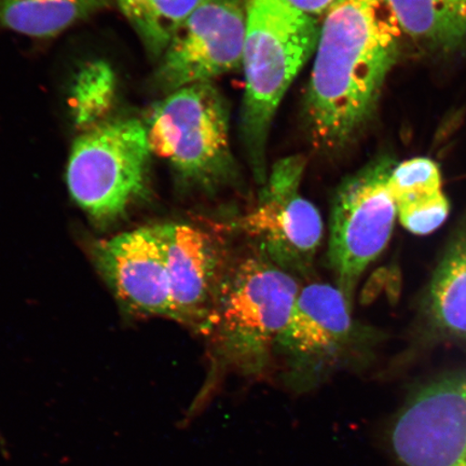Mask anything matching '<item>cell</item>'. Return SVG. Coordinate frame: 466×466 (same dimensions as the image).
I'll use <instances>...</instances> for the list:
<instances>
[{
	"mask_svg": "<svg viewBox=\"0 0 466 466\" xmlns=\"http://www.w3.org/2000/svg\"><path fill=\"white\" fill-rule=\"evenodd\" d=\"M400 224L413 235L432 233L444 224L450 202L441 190L439 166L428 158H413L394 166L389 177Z\"/></svg>",
	"mask_w": 466,
	"mask_h": 466,
	"instance_id": "5bb4252c",
	"label": "cell"
},
{
	"mask_svg": "<svg viewBox=\"0 0 466 466\" xmlns=\"http://www.w3.org/2000/svg\"><path fill=\"white\" fill-rule=\"evenodd\" d=\"M299 279L258 248L235 256L209 322L208 374L182 425L188 424L229 375L260 378L273 364L279 333L299 294Z\"/></svg>",
	"mask_w": 466,
	"mask_h": 466,
	"instance_id": "7a4b0ae2",
	"label": "cell"
},
{
	"mask_svg": "<svg viewBox=\"0 0 466 466\" xmlns=\"http://www.w3.org/2000/svg\"><path fill=\"white\" fill-rule=\"evenodd\" d=\"M305 167L301 156L276 163L258 203L235 225L273 264L297 279L311 275L324 231L318 208L300 195Z\"/></svg>",
	"mask_w": 466,
	"mask_h": 466,
	"instance_id": "52a82bcc",
	"label": "cell"
},
{
	"mask_svg": "<svg viewBox=\"0 0 466 466\" xmlns=\"http://www.w3.org/2000/svg\"><path fill=\"white\" fill-rule=\"evenodd\" d=\"M144 124L153 155L166 160L188 188L218 195L236 184L228 105L213 83L168 93Z\"/></svg>",
	"mask_w": 466,
	"mask_h": 466,
	"instance_id": "5b68a950",
	"label": "cell"
},
{
	"mask_svg": "<svg viewBox=\"0 0 466 466\" xmlns=\"http://www.w3.org/2000/svg\"><path fill=\"white\" fill-rule=\"evenodd\" d=\"M403 34L431 52L466 46V0H386Z\"/></svg>",
	"mask_w": 466,
	"mask_h": 466,
	"instance_id": "9a60e30c",
	"label": "cell"
},
{
	"mask_svg": "<svg viewBox=\"0 0 466 466\" xmlns=\"http://www.w3.org/2000/svg\"><path fill=\"white\" fill-rule=\"evenodd\" d=\"M97 269L131 312L173 319L167 252L158 225L93 243Z\"/></svg>",
	"mask_w": 466,
	"mask_h": 466,
	"instance_id": "7c38bea8",
	"label": "cell"
},
{
	"mask_svg": "<svg viewBox=\"0 0 466 466\" xmlns=\"http://www.w3.org/2000/svg\"><path fill=\"white\" fill-rule=\"evenodd\" d=\"M146 49L160 58L180 26L203 0H115Z\"/></svg>",
	"mask_w": 466,
	"mask_h": 466,
	"instance_id": "e0dca14e",
	"label": "cell"
},
{
	"mask_svg": "<svg viewBox=\"0 0 466 466\" xmlns=\"http://www.w3.org/2000/svg\"><path fill=\"white\" fill-rule=\"evenodd\" d=\"M401 466H466V371L415 390L388 429Z\"/></svg>",
	"mask_w": 466,
	"mask_h": 466,
	"instance_id": "9c48e42d",
	"label": "cell"
},
{
	"mask_svg": "<svg viewBox=\"0 0 466 466\" xmlns=\"http://www.w3.org/2000/svg\"><path fill=\"white\" fill-rule=\"evenodd\" d=\"M320 25L285 0H248L242 66L246 75L241 132L253 175L266 183L267 146L278 108L316 52Z\"/></svg>",
	"mask_w": 466,
	"mask_h": 466,
	"instance_id": "3957f363",
	"label": "cell"
},
{
	"mask_svg": "<svg viewBox=\"0 0 466 466\" xmlns=\"http://www.w3.org/2000/svg\"><path fill=\"white\" fill-rule=\"evenodd\" d=\"M393 165L379 162L338 189L329 223V261L336 287L353 302L360 277L387 248L398 208L390 190Z\"/></svg>",
	"mask_w": 466,
	"mask_h": 466,
	"instance_id": "ba28073f",
	"label": "cell"
},
{
	"mask_svg": "<svg viewBox=\"0 0 466 466\" xmlns=\"http://www.w3.org/2000/svg\"><path fill=\"white\" fill-rule=\"evenodd\" d=\"M352 307L334 285L313 282L300 289L273 352L279 379L291 392H311L338 371L370 362L383 337L358 322Z\"/></svg>",
	"mask_w": 466,
	"mask_h": 466,
	"instance_id": "277c9868",
	"label": "cell"
},
{
	"mask_svg": "<svg viewBox=\"0 0 466 466\" xmlns=\"http://www.w3.org/2000/svg\"><path fill=\"white\" fill-rule=\"evenodd\" d=\"M285 2L301 10L302 13L319 17L328 13L336 0H285Z\"/></svg>",
	"mask_w": 466,
	"mask_h": 466,
	"instance_id": "d6986e66",
	"label": "cell"
},
{
	"mask_svg": "<svg viewBox=\"0 0 466 466\" xmlns=\"http://www.w3.org/2000/svg\"><path fill=\"white\" fill-rule=\"evenodd\" d=\"M423 342L466 346V214L442 250L419 310Z\"/></svg>",
	"mask_w": 466,
	"mask_h": 466,
	"instance_id": "4fadbf2b",
	"label": "cell"
},
{
	"mask_svg": "<svg viewBox=\"0 0 466 466\" xmlns=\"http://www.w3.org/2000/svg\"><path fill=\"white\" fill-rule=\"evenodd\" d=\"M112 0H0V26L35 38L54 37Z\"/></svg>",
	"mask_w": 466,
	"mask_h": 466,
	"instance_id": "2e32d148",
	"label": "cell"
},
{
	"mask_svg": "<svg viewBox=\"0 0 466 466\" xmlns=\"http://www.w3.org/2000/svg\"><path fill=\"white\" fill-rule=\"evenodd\" d=\"M165 242L173 320L206 336L235 256L217 231L158 225Z\"/></svg>",
	"mask_w": 466,
	"mask_h": 466,
	"instance_id": "8fae6325",
	"label": "cell"
},
{
	"mask_svg": "<svg viewBox=\"0 0 466 466\" xmlns=\"http://www.w3.org/2000/svg\"><path fill=\"white\" fill-rule=\"evenodd\" d=\"M0 452H2L5 458H9L7 441H5V437L3 436L2 433H0Z\"/></svg>",
	"mask_w": 466,
	"mask_h": 466,
	"instance_id": "ffe728a7",
	"label": "cell"
},
{
	"mask_svg": "<svg viewBox=\"0 0 466 466\" xmlns=\"http://www.w3.org/2000/svg\"><path fill=\"white\" fill-rule=\"evenodd\" d=\"M401 35L386 0H336L324 15L305 101L319 148H345L369 122Z\"/></svg>",
	"mask_w": 466,
	"mask_h": 466,
	"instance_id": "6da1fadb",
	"label": "cell"
},
{
	"mask_svg": "<svg viewBox=\"0 0 466 466\" xmlns=\"http://www.w3.org/2000/svg\"><path fill=\"white\" fill-rule=\"evenodd\" d=\"M151 155L147 130L137 119L106 120L84 131L67 166L73 199L97 223H112L147 191Z\"/></svg>",
	"mask_w": 466,
	"mask_h": 466,
	"instance_id": "8992f818",
	"label": "cell"
},
{
	"mask_svg": "<svg viewBox=\"0 0 466 466\" xmlns=\"http://www.w3.org/2000/svg\"><path fill=\"white\" fill-rule=\"evenodd\" d=\"M116 79L114 69L104 61H93L76 77L72 89L75 124L86 131L106 121L116 100Z\"/></svg>",
	"mask_w": 466,
	"mask_h": 466,
	"instance_id": "ac0fdd59",
	"label": "cell"
},
{
	"mask_svg": "<svg viewBox=\"0 0 466 466\" xmlns=\"http://www.w3.org/2000/svg\"><path fill=\"white\" fill-rule=\"evenodd\" d=\"M248 0H203L159 58L156 78L163 90L213 83L242 66Z\"/></svg>",
	"mask_w": 466,
	"mask_h": 466,
	"instance_id": "30bf717a",
	"label": "cell"
}]
</instances>
